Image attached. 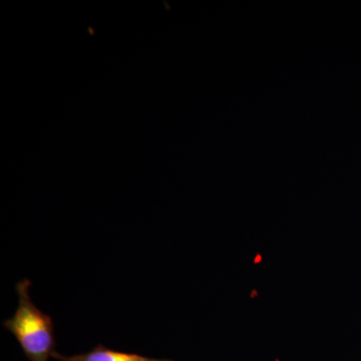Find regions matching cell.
I'll use <instances>...</instances> for the list:
<instances>
[{
  "label": "cell",
  "instance_id": "obj_1",
  "mask_svg": "<svg viewBox=\"0 0 361 361\" xmlns=\"http://www.w3.org/2000/svg\"><path fill=\"white\" fill-rule=\"evenodd\" d=\"M30 285L27 278L16 283V291L20 299L18 308L2 325L18 341L28 360L49 361L56 346L54 322L32 302L28 294Z\"/></svg>",
  "mask_w": 361,
  "mask_h": 361
},
{
  "label": "cell",
  "instance_id": "obj_2",
  "mask_svg": "<svg viewBox=\"0 0 361 361\" xmlns=\"http://www.w3.org/2000/svg\"><path fill=\"white\" fill-rule=\"evenodd\" d=\"M51 357L59 361H174L172 360H159V358L147 357L137 353H125L106 348L103 344H97L96 348L89 353L80 355L66 356L61 355L58 351L52 353Z\"/></svg>",
  "mask_w": 361,
  "mask_h": 361
}]
</instances>
